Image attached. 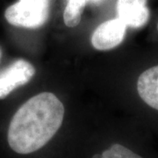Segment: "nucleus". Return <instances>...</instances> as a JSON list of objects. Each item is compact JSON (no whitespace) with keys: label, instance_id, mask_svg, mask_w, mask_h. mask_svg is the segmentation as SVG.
I'll return each mask as SVG.
<instances>
[{"label":"nucleus","instance_id":"nucleus-1","mask_svg":"<svg viewBox=\"0 0 158 158\" xmlns=\"http://www.w3.org/2000/svg\"><path fill=\"white\" fill-rule=\"evenodd\" d=\"M64 106L51 92L31 98L12 117L7 133L9 146L21 155L34 153L44 147L61 127Z\"/></svg>","mask_w":158,"mask_h":158},{"label":"nucleus","instance_id":"nucleus-11","mask_svg":"<svg viewBox=\"0 0 158 158\" xmlns=\"http://www.w3.org/2000/svg\"><path fill=\"white\" fill-rule=\"evenodd\" d=\"M157 30H158V24H157Z\"/></svg>","mask_w":158,"mask_h":158},{"label":"nucleus","instance_id":"nucleus-10","mask_svg":"<svg viewBox=\"0 0 158 158\" xmlns=\"http://www.w3.org/2000/svg\"><path fill=\"white\" fill-rule=\"evenodd\" d=\"M1 57H2V50L0 48V60H1Z\"/></svg>","mask_w":158,"mask_h":158},{"label":"nucleus","instance_id":"nucleus-7","mask_svg":"<svg viewBox=\"0 0 158 158\" xmlns=\"http://www.w3.org/2000/svg\"><path fill=\"white\" fill-rule=\"evenodd\" d=\"M89 0H67L63 11V20L69 27H75L81 21L82 14Z\"/></svg>","mask_w":158,"mask_h":158},{"label":"nucleus","instance_id":"nucleus-2","mask_svg":"<svg viewBox=\"0 0 158 158\" xmlns=\"http://www.w3.org/2000/svg\"><path fill=\"white\" fill-rule=\"evenodd\" d=\"M49 12L50 0H19L6 9L5 17L12 26L38 28L47 22Z\"/></svg>","mask_w":158,"mask_h":158},{"label":"nucleus","instance_id":"nucleus-9","mask_svg":"<svg viewBox=\"0 0 158 158\" xmlns=\"http://www.w3.org/2000/svg\"><path fill=\"white\" fill-rule=\"evenodd\" d=\"M101 1H103V0H89V2H93V3H98Z\"/></svg>","mask_w":158,"mask_h":158},{"label":"nucleus","instance_id":"nucleus-8","mask_svg":"<svg viewBox=\"0 0 158 158\" xmlns=\"http://www.w3.org/2000/svg\"><path fill=\"white\" fill-rule=\"evenodd\" d=\"M102 158H142L139 155L134 153L127 148L120 144H113L108 149L105 150L101 156Z\"/></svg>","mask_w":158,"mask_h":158},{"label":"nucleus","instance_id":"nucleus-6","mask_svg":"<svg viewBox=\"0 0 158 158\" xmlns=\"http://www.w3.org/2000/svg\"><path fill=\"white\" fill-rule=\"evenodd\" d=\"M137 91L143 101L158 111V65L141 74L137 81Z\"/></svg>","mask_w":158,"mask_h":158},{"label":"nucleus","instance_id":"nucleus-3","mask_svg":"<svg viewBox=\"0 0 158 158\" xmlns=\"http://www.w3.org/2000/svg\"><path fill=\"white\" fill-rule=\"evenodd\" d=\"M35 74V69L27 61L19 59L0 72V99L12 90L27 84Z\"/></svg>","mask_w":158,"mask_h":158},{"label":"nucleus","instance_id":"nucleus-5","mask_svg":"<svg viewBox=\"0 0 158 158\" xmlns=\"http://www.w3.org/2000/svg\"><path fill=\"white\" fill-rule=\"evenodd\" d=\"M116 10L118 19L132 28L144 27L150 18L147 0H118Z\"/></svg>","mask_w":158,"mask_h":158},{"label":"nucleus","instance_id":"nucleus-4","mask_svg":"<svg viewBox=\"0 0 158 158\" xmlns=\"http://www.w3.org/2000/svg\"><path fill=\"white\" fill-rule=\"evenodd\" d=\"M127 26L118 18L100 24L93 32L91 44L98 50H110L118 47L124 40Z\"/></svg>","mask_w":158,"mask_h":158}]
</instances>
